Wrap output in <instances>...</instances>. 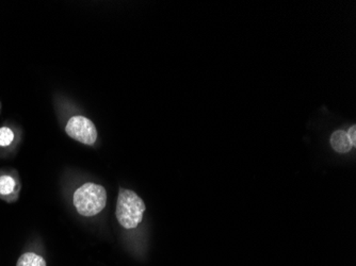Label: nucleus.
Returning <instances> with one entry per match:
<instances>
[{"label": "nucleus", "instance_id": "f257e3e1", "mask_svg": "<svg viewBox=\"0 0 356 266\" xmlns=\"http://www.w3.org/2000/svg\"><path fill=\"white\" fill-rule=\"evenodd\" d=\"M147 206L143 199L131 190L120 188L115 217L119 225L127 232H134L144 219Z\"/></svg>", "mask_w": 356, "mask_h": 266}, {"label": "nucleus", "instance_id": "f03ea898", "mask_svg": "<svg viewBox=\"0 0 356 266\" xmlns=\"http://www.w3.org/2000/svg\"><path fill=\"white\" fill-rule=\"evenodd\" d=\"M73 205L80 216L94 217L105 210L107 191L99 183L85 182L74 191Z\"/></svg>", "mask_w": 356, "mask_h": 266}, {"label": "nucleus", "instance_id": "7ed1b4c3", "mask_svg": "<svg viewBox=\"0 0 356 266\" xmlns=\"http://www.w3.org/2000/svg\"><path fill=\"white\" fill-rule=\"evenodd\" d=\"M65 132L72 139L88 146L94 145L97 140L95 126L85 116H73L70 119L65 127Z\"/></svg>", "mask_w": 356, "mask_h": 266}, {"label": "nucleus", "instance_id": "20e7f679", "mask_svg": "<svg viewBox=\"0 0 356 266\" xmlns=\"http://www.w3.org/2000/svg\"><path fill=\"white\" fill-rule=\"evenodd\" d=\"M21 182L16 172L0 171V198L7 203L19 199Z\"/></svg>", "mask_w": 356, "mask_h": 266}, {"label": "nucleus", "instance_id": "39448f33", "mask_svg": "<svg viewBox=\"0 0 356 266\" xmlns=\"http://www.w3.org/2000/svg\"><path fill=\"white\" fill-rule=\"evenodd\" d=\"M15 266H47L44 248L38 243L30 244L19 256Z\"/></svg>", "mask_w": 356, "mask_h": 266}, {"label": "nucleus", "instance_id": "423d86ee", "mask_svg": "<svg viewBox=\"0 0 356 266\" xmlns=\"http://www.w3.org/2000/svg\"><path fill=\"white\" fill-rule=\"evenodd\" d=\"M331 145L334 151L338 153H348L352 151L353 145L348 138L347 132L337 130L331 137Z\"/></svg>", "mask_w": 356, "mask_h": 266}, {"label": "nucleus", "instance_id": "0eeeda50", "mask_svg": "<svg viewBox=\"0 0 356 266\" xmlns=\"http://www.w3.org/2000/svg\"><path fill=\"white\" fill-rule=\"evenodd\" d=\"M15 140V132L11 128L8 127V126L0 127V148L8 149L13 145Z\"/></svg>", "mask_w": 356, "mask_h": 266}, {"label": "nucleus", "instance_id": "6e6552de", "mask_svg": "<svg viewBox=\"0 0 356 266\" xmlns=\"http://www.w3.org/2000/svg\"><path fill=\"white\" fill-rule=\"evenodd\" d=\"M347 135L348 138H349L350 142H351L352 145H353V147H355L356 146V126L353 125L351 128H350L349 130H348Z\"/></svg>", "mask_w": 356, "mask_h": 266}]
</instances>
